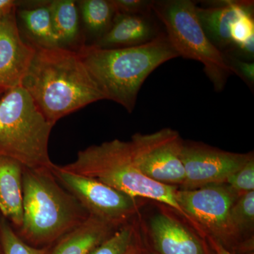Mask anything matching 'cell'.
I'll use <instances>...</instances> for the list:
<instances>
[{
    "mask_svg": "<svg viewBox=\"0 0 254 254\" xmlns=\"http://www.w3.org/2000/svg\"><path fill=\"white\" fill-rule=\"evenodd\" d=\"M30 42L34 56L21 86L50 123L105 100L77 52Z\"/></svg>",
    "mask_w": 254,
    "mask_h": 254,
    "instance_id": "6da1fadb",
    "label": "cell"
},
{
    "mask_svg": "<svg viewBox=\"0 0 254 254\" xmlns=\"http://www.w3.org/2000/svg\"><path fill=\"white\" fill-rule=\"evenodd\" d=\"M76 52L105 100L118 103L129 113L150 73L179 57L165 31L141 46L102 48L83 44Z\"/></svg>",
    "mask_w": 254,
    "mask_h": 254,
    "instance_id": "7a4b0ae2",
    "label": "cell"
},
{
    "mask_svg": "<svg viewBox=\"0 0 254 254\" xmlns=\"http://www.w3.org/2000/svg\"><path fill=\"white\" fill-rule=\"evenodd\" d=\"M22 198V225L15 232L32 247L54 245L90 217L52 170L23 168Z\"/></svg>",
    "mask_w": 254,
    "mask_h": 254,
    "instance_id": "3957f363",
    "label": "cell"
},
{
    "mask_svg": "<svg viewBox=\"0 0 254 254\" xmlns=\"http://www.w3.org/2000/svg\"><path fill=\"white\" fill-rule=\"evenodd\" d=\"M60 168L95 179L134 198L160 202L187 218L177 202V187L163 185L145 177L133 161L129 141L115 139L91 145L78 152L73 163Z\"/></svg>",
    "mask_w": 254,
    "mask_h": 254,
    "instance_id": "277c9868",
    "label": "cell"
},
{
    "mask_svg": "<svg viewBox=\"0 0 254 254\" xmlns=\"http://www.w3.org/2000/svg\"><path fill=\"white\" fill-rule=\"evenodd\" d=\"M54 125L48 121L21 86L0 98V155L32 170H53L48 153Z\"/></svg>",
    "mask_w": 254,
    "mask_h": 254,
    "instance_id": "5b68a950",
    "label": "cell"
},
{
    "mask_svg": "<svg viewBox=\"0 0 254 254\" xmlns=\"http://www.w3.org/2000/svg\"><path fill=\"white\" fill-rule=\"evenodd\" d=\"M190 0H156L152 10L163 26L179 57L203 65L205 75L216 92L222 91L233 70L225 55L208 39Z\"/></svg>",
    "mask_w": 254,
    "mask_h": 254,
    "instance_id": "8992f818",
    "label": "cell"
},
{
    "mask_svg": "<svg viewBox=\"0 0 254 254\" xmlns=\"http://www.w3.org/2000/svg\"><path fill=\"white\" fill-rule=\"evenodd\" d=\"M58 182L93 217L120 228L138 211V199L95 179L64 171L59 165L52 170Z\"/></svg>",
    "mask_w": 254,
    "mask_h": 254,
    "instance_id": "52a82bcc",
    "label": "cell"
},
{
    "mask_svg": "<svg viewBox=\"0 0 254 254\" xmlns=\"http://www.w3.org/2000/svg\"><path fill=\"white\" fill-rule=\"evenodd\" d=\"M183 139L178 131L164 128L151 133H136L129 141L133 161L145 177L163 185H183L181 160Z\"/></svg>",
    "mask_w": 254,
    "mask_h": 254,
    "instance_id": "ba28073f",
    "label": "cell"
},
{
    "mask_svg": "<svg viewBox=\"0 0 254 254\" xmlns=\"http://www.w3.org/2000/svg\"><path fill=\"white\" fill-rule=\"evenodd\" d=\"M176 200L187 218L198 223L210 238L227 244L236 237L230 222V212L238 195L227 184L177 190Z\"/></svg>",
    "mask_w": 254,
    "mask_h": 254,
    "instance_id": "9c48e42d",
    "label": "cell"
},
{
    "mask_svg": "<svg viewBox=\"0 0 254 254\" xmlns=\"http://www.w3.org/2000/svg\"><path fill=\"white\" fill-rule=\"evenodd\" d=\"M253 154L231 153L197 143L183 142L181 160L185 172L183 186L194 190L215 184H225Z\"/></svg>",
    "mask_w": 254,
    "mask_h": 254,
    "instance_id": "30bf717a",
    "label": "cell"
},
{
    "mask_svg": "<svg viewBox=\"0 0 254 254\" xmlns=\"http://www.w3.org/2000/svg\"><path fill=\"white\" fill-rule=\"evenodd\" d=\"M17 8L0 21V90L21 86L34 56V47L24 41L18 26Z\"/></svg>",
    "mask_w": 254,
    "mask_h": 254,
    "instance_id": "8fae6325",
    "label": "cell"
},
{
    "mask_svg": "<svg viewBox=\"0 0 254 254\" xmlns=\"http://www.w3.org/2000/svg\"><path fill=\"white\" fill-rule=\"evenodd\" d=\"M163 26L153 13L115 15L109 31L95 43L102 48H123L141 46L154 40Z\"/></svg>",
    "mask_w": 254,
    "mask_h": 254,
    "instance_id": "7c38bea8",
    "label": "cell"
},
{
    "mask_svg": "<svg viewBox=\"0 0 254 254\" xmlns=\"http://www.w3.org/2000/svg\"><path fill=\"white\" fill-rule=\"evenodd\" d=\"M195 7L200 25L210 41L223 54L230 53V26L247 13L254 12L253 1H216Z\"/></svg>",
    "mask_w": 254,
    "mask_h": 254,
    "instance_id": "4fadbf2b",
    "label": "cell"
},
{
    "mask_svg": "<svg viewBox=\"0 0 254 254\" xmlns=\"http://www.w3.org/2000/svg\"><path fill=\"white\" fill-rule=\"evenodd\" d=\"M149 232L158 254H206L198 237L167 214L158 213L152 217Z\"/></svg>",
    "mask_w": 254,
    "mask_h": 254,
    "instance_id": "5bb4252c",
    "label": "cell"
},
{
    "mask_svg": "<svg viewBox=\"0 0 254 254\" xmlns=\"http://www.w3.org/2000/svg\"><path fill=\"white\" fill-rule=\"evenodd\" d=\"M24 167L14 159L0 155V216L15 231L22 225V179Z\"/></svg>",
    "mask_w": 254,
    "mask_h": 254,
    "instance_id": "9a60e30c",
    "label": "cell"
},
{
    "mask_svg": "<svg viewBox=\"0 0 254 254\" xmlns=\"http://www.w3.org/2000/svg\"><path fill=\"white\" fill-rule=\"evenodd\" d=\"M118 229L90 216L60 238L53 246L51 254H91Z\"/></svg>",
    "mask_w": 254,
    "mask_h": 254,
    "instance_id": "2e32d148",
    "label": "cell"
},
{
    "mask_svg": "<svg viewBox=\"0 0 254 254\" xmlns=\"http://www.w3.org/2000/svg\"><path fill=\"white\" fill-rule=\"evenodd\" d=\"M18 16L29 34L30 41L42 46H59L49 1L41 6L19 10Z\"/></svg>",
    "mask_w": 254,
    "mask_h": 254,
    "instance_id": "e0dca14e",
    "label": "cell"
},
{
    "mask_svg": "<svg viewBox=\"0 0 254 254\" xmlns=\"http://www.w3.org/2000/svg\"><path fill=\"white\" fill-rule=\"evenodd\" d=\"M53 27L59 46L73 44L79 33V11L77 2L73 0L49 1Z\"/></svg>",
    "mask_w": 254,
    "mask_h": 254,
    "instance_id": "ac0fdd59",
    "label": "cell"
},
{
    "mask_svg": "<svg viewBox=\"0 0 254 254\" xmlns=\"http://www.w3.org/2000/svg\"><path fill=\"white\" fill-rule=\"evenodd\" d=\"M77 2L82 21L87 31L94 37L95 43L109 31L116 11L110 0H82Z\"/></svg>",
    "mask_w": 254,
    "mask_h": 254,
    "instance_id": "d6986e66",
    "label": "cell"
},
{
    "mask_svg": "<svg viewBox=\"0 0 254 254\" xmlns=\"http://www.w3.org/2000/svg\"><path fill=\"white\" fill-rule=\"evenodd\" d=\"M0 245L3 254H51L53 246L32 247L23 242L9 222L0 216Z\"/></svg>",
    "mask_w": 254,
    "mask_h": 254,
    "instance_id": "ffe728a7",
    "label": "cell"
},
{
    "mask_svg": "<svg viewBox=\"0 0 254 254\" xmlns=\"http://www.w3.org/2000/svg\"><path fill=\"white\" fill-rule=\"evenodd\" d=\"M230 222L236 236L253 228L254 190L241 195L235 200L230 209Z\"/></svg>",
    "mask_w": 254,
    "mask_h": 254,
    "instance_id": "44dd1931",
    "label": "cell"
},
{
    "mask_svg": "<svg viewBox=\"0 0 254 254\" xmlns=\"http://www.w3.org/2000/svg\"><path fill=\"white\" fill-rule=\"evenodd\" d=\"M135 231L131 224L123 225L91 254H125L136 242Z\"/></svg>",
    "mask_w": 254,
    "mask_h": 254,
    "instance_id": "7402d4cb",
    "label": "cell"
},
{
    "mask_svg": "<svg viewBox=\"0 0 254 254\" xmlns=\"http://www.w3.org/2000/svg\"><path fill=\"white\" fill-rule=\"evenodd\" d=\"M227 184L239 197L254 191V155L235 173L227 179Z\"/></svg>",
    "mask_w": 254,
    "mask_h": 254,
    "instance_id": "603a6c76",
    "label": "cell"
},
{
    "mask_svg": "<svg viewBox=\"0 0 254 254\" xmlns=\"http://www.w3.org/2000/svg\"><path fill=\"white\" fill-rule=\"evenodd\" d=\"M227 63L233 70L234 74H236L247 83L250 88H254V64L253 62L246 61L240 59L231 54L225 53Z\"/></svg>",
    "mask_w": 254,
    "mask_h": 254,
    "instance_id": "cb8c5ba5",
    "label": "cell"
},
{
    "mask_svg": "<svg viewBox=\"0 0 254 254\" xmlns=\"http://www.w3.org/2000/svg\"><path fill=\"white\" fill-rule=\"evenodd\" d=\"M118 14H138L153 11L151 0H110Z\"/></svg>",
    "mask_w": 254,
    "mask_h": 254,
    "instance_id": "d4e9b609",
    "label": "cell"
},
{
    "mask_svg": "<svg viewBox=\"0 0 254 254\" xmlns=\"http://www.w3.org/2000/svg\"><path fill=\"white\" fill-rule=\"evenodd\" d=\"M18 1L14 0H0V16H5L18 7Z\"/></svg>",
    "mask_w": 254,
    "mask_h": 254,
    "instance_id": "484cf974",
    "label": "cell"
},
{
    "mask_svg": "<svg viewBox=\"0 0 254 254\" xmlns=\"http://www.w3.org/2000/svg\"><path fill=\"white\" fill-rule=\"evenodd\" d=\"M210 243H211L212 247H213L215 254H235L227 250V249L225 248L224 245H222L218 241L213 240V239L210 238Z\"/></svg>",
    "mask_w": 254,
    "mask_h": 254,
    "instance_id": "4316f807",
    "label": "cell"
},
{
    "mask_svg": "<svg viewBox=\"0 0 254 254\" xmlns=\"http://www.w3.org/2000/svg\"><path fill=\"white\" fill-rule=\"evenodd\" d=\"M125 254H142V252L136 242L125 252Z\"/></svg>",
    "mask_w": 254,
    "mask_h": 254,
    "instance_id": "83f0119b",
    "label": "cell"
},
{
    "mask_svg": "<svg viewBox=\"0 0 254 254\" xmlns=\"http://www.w3.org/2000/svg\"><path fill=\"white\" fill-rule=\"evenodd\" d=\"M4 92H6V91H2V90H0V98H1V95L4 94Z\"/></svg>",
    "mask_w": 254,
    "mask_h": 254,
    "instance_id": "f1b7e54d",
    "label": "cell"
},
{
    "mask_svg": "<svg viewBox=\"0 0 254 254\" xmlns=\"http://www.w3.org/2000/svg\"><path fill=\"white\" fill-rule=\"evenodd\" d=\"M0 254H3L2 249H1V245H0Z\"/></svg>",
    "mask_w": 254,
    "mask_h": 254,
    "instance_id": "f546056e",
    "label": "cell"
},
{
    "mask_svg": "<svg viewBox=\"0 0 254 254\" xmlns=\"http://www.w3.org/2000/svg\"><path fill=\"white\" fill-rule=\"evenodd\" d=\"M147 254H158L155 253V252H149V253H148Z\"/></svg>",
    "mask_w": 254,
    "mask_h": 254,
    "instance_id": "4dcf8cb0",
    "label": "cell"
},
{
    "mask_svg": "<svg viewBox=\"0 0 254 254\" xmlns=\"http://www.w3.org/2000/svg\"><path fill=\"white\" fill-rule=\"evenodd\" d=\"M0 21H1V16H0Z\"/></svg>",
    "mask_w": 254,
    "mask_h": 254,
    "instance_id": "1f68e13d",
    "label": "cell"
}]
</instances>
